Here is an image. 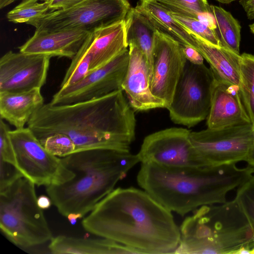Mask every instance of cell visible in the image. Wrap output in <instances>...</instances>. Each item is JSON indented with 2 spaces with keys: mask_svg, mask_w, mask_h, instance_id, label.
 Segmentation results:
<instances>
[{
  "mask_svg": "<svg viewBox=\"0 0 254 254\" xmlns=\"http://www.w3.org/2000/svg\"><path fill=\"white\" fill-rule=\"evenodd\" d=\"M84 229L136 251L174 253L181 238L172 212L145 190L118 188L101 200L82 221Z\"/></svg>",
  "mask_w": 254,
  "mask_h": 254,
  "instance_id": "1",
  "label": "cell"
},
{
  "mask_svg": "<svg viewBox=\"0 0 254 254\" xmlns=\"http://www.w3.org/2000/svg\"><path fill=\"white\" fill-rule=\"evenodd\" d=\"M27 125L40 141L55 133L66 134L74 142L75 152L92 149L129 151L135 137L136 120L120 89L71 104H44Z\"/></svg>",
  "mask_w": 254,
  "mask_h": 254,
  "instance_id": "2",
  "label": "cell"
},
{
  "mask_svg": "<svg viewBox=\"0 0 254 254\" xmlns=\"http://www.w3.org/2000/svg\"><path fill=\"white\" fill-rule=\"evenodd\" d=\"M254 173L249 165L169 168L141 163L138 185L171 212L184 216L199 207L223 203L228 193Z\"/></svg>",
  "mask_w": 254,
  "mask_h": 254,
  "instance_id": "3",
  "label": "cell"
},
{
  "mask_svg": "<svg viewBox=\"0 0 254 254\" xmlns=\"http://www.w3.org/2000/svg\"><path fill=\"white\" fill-rule=\"evenodd\" d=\"M60 173L46 187L52 204L63 216L83 217L114 190L117 183L140 162L129 151L92 149L61 158Z\"/></svg>",
  "mask_w": 254,
  "mask_h": 254,
  "instance_id": "4",
  "label": "cell"
},
{
  "mask_svg": "<svg viewBox=\"0 0 254 254\" xmlns=\"http://www.w3.org/2000/svg\"><path fill=\"white\" fill-rule=\"evenodd\" d=\"M193 211L181 224L174 254H254V232L234 199Z\"/></svg>",
  "mask_w": 254,
  "mask_h": 254,
  "instance_id": "5",
  "label": "cell"
},
{
  "mask_svg": "<svg viewBox=\"0 0 254 254\" xmlns=\"http://www.w3.org/2000/svg\"><path fill=\"white\" fill-rule=\"evenodd\" d=\"M0 228L10 241L25 248L53 238L38 205L35 184L24 176L0 191Z\"/></svg>",
  "mask_w": 254,
  "mask_h": 254,
  "instance_id": "6",
  "label": "cell"
},
{
  "mask_svg": "<svg viewBox=\"0 0 254 254\" xmlns=\"http://www.w3.org/2000/svg\"><path fill=\"white\" fill-rule=\"evenodd\" d=\"M130 8L127 0H85L67 9L50 11L26 24L39 31L78 29L91 32L125 20Z\"/></svg>",
  "mask_w": 254,
  "mask_h": 254,
  "instance_id": "7",
  "label": "cell"
},
{
  "mask_svg": "<svg viewBox=\"0 0 254 254\" xmlns=\"http://www.w3.org/2000/svg\"><path fill=\"white\" fill-rule=\"evenodd\" d=\"M215 82L212 70L204 64H195L187 60L167 108L172 122L191 127L207 118Z\"/></svg>",
  "mask_w": 254,
  "mask_h": 254,
  "instance_id": "8",
  "label": "cell"
},
{
  "mask_svg": "<svg viewBox=\"0 0 254 254\" xmlns=\"http://www.w3.org/2000/svg\"><path fill=\"white\" fill-rule=\"evenodd\" d=\"M190 140L203 166L245 161L254 140L251 123L190 131Z\"/></svg>",
  "mask_w": 254,
  "mask_h": 254,
  "instance_id": "9",
  "label": "cell"
},
{
  "mask_svg": "<svg viewBox=\"0 0 254 254\" xmlns=\"http://www.w3.org/2000/svg\"><path fill=\"white\" fill-rule=\"evenodd\" d=\"M17 168L37 186L54 183L61 168L60 157L49 153L27 127L9 131Z\"/></svg>",
  "mask_w": 254,
  "mask_h": 254,
  "instance_id": "10",
  "label": "cell"
},
{
  "mask_svg": "<svg viewBox=\"0 0 254 254\" xmlns=\"http://www.w3.org/2000/svg\"><path fill=\"white\" fill-rule=\"evenodd\" d=\"M190 132L172 127L147 135L137 153L140 162L169 168L203 167L190 141Z\"/></svg>",
  "mask_w": 254,
  "mask_h": 254,
  "instance_id": "11",
  "label": "cell"
},
{
  "mask_svg": "<svg viewBox=\"0 0 254 254\" xmlns=\"http://www.w3.org/2000/svg\"><path fill=\"white\" fill-rule=\"evenodd\" d=\"M129 59V50L126 49L105 65L90 72L81 81L60 88L50 103L71 104L98 98L121 89Z\"/></svg>",
  "mask_w": 254,
  "mask_h": 254,
  "instance_id": "12",
  "label": "cell"
},
{
  "mask_svg": "<svg viewBox=\"0 0 254 254\" xmlns=\"http://www.w3.org/2000/svg\"><path fill=\"white\" fill-rule=\"evenodd\" d=\"M186 62L180 44L157 31L154 38L150 89L155 96L165 102L166 109L172 101Z\"/></svg>",
  "mask_w": 254,
  "mask_h": 254,
  "instance_id": "13",
  "label": "cell"
},
{
  "mask_svg": "<svg viewBox=\"0 0 254 254\" xmlns=\"http://www.w3.org/2000/svg\"><path fill=\"white\" fill-rule=\"evenodd\" d=\"M51 56L8 51L0 59V92H20L45 84Z\"/></svg>",
  "mask_w": 254,
  "mask_h": 254,
  "instance_id": "14",
  "label": "cell"
},
{
  "mask_svg": "<svg viewBox=\"0 0 254 254\" xmlns=\"http://www.w3.org/2000/svg\"><path fill=\"white\" fill-rule=\"evenodd\" d=\"M129 63L121 89L133 111L166 108L165 102L155 96L150 89L148 64L145 56L134 44H129Z\"/></svg>",
  "mask_w": 254,
  "mask_h": 254,
  "instance_id": "15",
  "label": "cell"
},
{
  "mask_svg": "<svg viewBox=\"0 0 254 254\" xmlns=\"http://www.w3.org/2000/svg\"><path fill=\"white\" fill-rule=\"evenodd\" d=\"M249 123L252 124L239 86L227 85L216 79L207 117V128H223Z\"/></svg>",
  "mask_w": 254,
  "mask_h": 254,
  "instance_id": "16",
  "label": "cell"
},
{
  "mask_svg": "<svg viewBox=\"0 0 254 254\" xmlns=\"http://www.w3.org/2000/svg\"><path fill=\"white\" fill-rule=\"evenodd\" d=\"M90 32L78 29L55 32L35 30L34 35L19 47V52L72 59Z\"/></svg>",
  "mask_w": 254,
  "mask_h": 254,
  "instance_id": "17",
  "label": "cell"
},
{
  "mask_svg": "<svg viewBox=\"0 0 254 254\" xmlns=\"http://www.w3.org/2000/svg\"><path fill=\"white\" fill-rule=\"evenodd\" d=\"M86 41L90 58V72L127 49L125 19L90 32Z\"/></svg>",
  "mask_w": 254,
  "mask_h": 254,
  "instance_id": "18",
  "label": "cell"
},
{
  "mask_svg": "<svg viewBox=\"0 0 254 254\" xmlns=\"http://www.w3.org/2000/svg\"><path fill=\"white\" fill-rule=\"evenodd\" d=\"M191 34L196 42L195 49L208 63L216 79L227 85L239 86L241 55Z\"/></svg>",
  "mask_w": 254,
  "mask_h": 254,
  "instance_id": "19",
  "label": "cell"
},
{
  "mask_svg": "<svg viewBox=\"0 0 254 254\" xmlns=\"http://www.w3.org/2000/svg\"><path fill=\"white\" fill-rule=\"evenodd\" d=\"M44 104L40 88L20 92H0V119L16 129L23 128Z\"/></svg>",
  "mask_w": 254,
  "mask_h": 254,
  "instance_id": "20",
  "label": "cell"
},
{
  "mask_svg": "<svg viewBox=\"0 0 254 254\" xmlns=\"http://www.w3.org/2000/svg\"><path fill=\"white\" fill-rule=\"evenodd\" d=\"M48 249L55 254H139L135 250L112 240L59 235L50 241Z\"/></svg>",
  "mask_w": 254,
  "mask_h": 254,
  "instance_id": "21",
  "label": "cell"
},
{
  "mask_svg": "<svg viewBox=\"0 0 254 254\" xmlns=\"http://www.w3.org/2000/svg\"><path fill=\"white\" fill-rule=\"evenodd\" d=\"M135 8L148 19L157 31L181 46L188 45L195 49L196 42L191 34L156 0H139Z\"/></svg>",
  "mask_w": 254,
  "mask_h": 254,
  "instance_id": "22",
  "label": "cell"
},
{
  "mask_svg": "<svg viewBox=\"0 0 254 254\" xmlns=\"http://www.w3.org/2000/svg\"><path fill=\"white\" fill-rule=\"evenodd\" d=\"M125 21L127 45L134 44L145 56L151 83L154 38L157 30L148 19L135 7L130 8Z\"/></svg>",
  "mask_w": 254,
  "mask_h": 254,
  "instance_id": "23",
  "label": "cell"
},
{
  "mask_svg": "<svg viewBox=\"0 0 254 254\" xmlns=\"http://www.w3.org/2000/svg\"><path fill=\"white\" fill-rule=\"evenodd\" d=\"M215 31L221 45L240 54L241 26L231 13L220 6L210 5Z\"/></svg>",
  "mask_w": 254,
  "mask_h": 254,
  "instance_id": "24",
  "label": "cell"
},
{
  "mask_svg": "<svg viewBox=\"0 0 254 254\" xmlns=\"http://www.w3.org/2000/svg\"><path fill=\"white\" fill-rule=\"evenodd\" d=\"M239 91L242 101L254 128V55H241Z\"/></svg>",
  "mask_w": 254,
  "mask_h": 254,
  "instance_id": "25",
  "label": "cell"
},
{
  "mask_svg": "<svg viewBox=\"0 0 254 254\" xmlns=\"http://www.w3.org/2000/svg\"><path fill=\"white\" fill-rule=\"evenodd\" d=\"M90 58L88 53L86 39L81 47L72 59L60 88L71 86L84 78L89 73Z\"/></svg>",
  "mask_w": 254,
  "mask_h": 254,
  "instance_id": "26",
  "label": "cell"
},
{
  "mask_svg": "<svg viewBox=\"0 0 254 254\" xmlns=\"http://www.w3.org/2000/svg\"><path fill=\"white\" fill-rule=\"evenodd\" d=\"M170 12L199 19L204 14H211L207 0H156Z\"/></svg>",
  "mask_w": 254,
  "mask_h": 254,
  "instance_id": "27",
  "label": "cell"
},
{
  "mask_svg": "<svg viewBox=\"0 0 254 254\" xmlns=\"http://www.w3.org/2000/svg\"><path fill=\"white\" fill-rule=\"evenodd\" d=\"M38 1L22 0L7 13V19L14 23H26L33 18L42 16L49 12L51 0L42 3H39Z\"/></svg>",
  "mask_w": 254,
  "mask_h": 254,
  "instance_id": "28",
  "label": "cell"
},
{
  "mask_svg": "<svg viewBox=\"0 0 254 254\" xmlns=\"http://www.w3.org/2000/svg\"><path fill=\"white\" fill-rule=\"evenodd\" d=\"M175 19L190 33L196 35L206 42L216 46H222L215 28L202 20L171 13Z\"/></svg>",
  "mask_w": 254,
  "mask_h": 254,
  "instance_id": "29",
  "label": "cell"
},
{
  "mask_svg": "<svg viewBox=\"0 0 254 254\" xmlns=\"http://www.w3.org/2000/svg\"><path fill=\"white\" fill-rule=\"evenodd\" d=\"M234 200L247 217L254 232V175L237 188Z\"/></svg>",
  "mask_w": 254,
  "mask_h": 254,
  "instance_id": "30",
  "label": "cell"
},
{
  "mask_svg": "<svg viewBox=\"0 0 254 254\" xmlns=\"http://www.w3.org/2000/svg\"><path fill=\"white\" fill-rule=\"evenodd\" d=\"M40 142L49 153L60 158L67 156L76 151L75 145L71 139L61 133L52 134Z\"/></svg>",
  "mask_w": 254,
  "mask_h": 254,
  "instance_id": "31",
  "label": "cell"
},
{
  "mask_svg": "<svg viewBox=\"0 0 254 254\" xmlns=\"http://www.w3.org/2000/svg\"><path fill=\"white\" fill-rule=\"evenodd\" d=\"M10 130L9 127L3 120L0 119V160L16 166L13 149L9 135Z\"/></svg>",
  "mask_w": 254,
  "mask_h": 254,
  "instance_id": "32",
  "label": "cell"
},
{
  "mask_svg": "<svg viewBox=\"0 0 254 254\" xmlns=\"http://www.w3.org/2000/svg\"><path fill=\"white\" fill-rule=\"evenodd\" d=\"M0 191L23 175L13 164L0 161Z\"/></svg>",
  "mask_w": 254,
  "mask_h": 254,
  "instance_id": "33",
  "label": "cell"
},
{
  "mask_svg": "<svg viewBox=\"0 0 254 254\" xmlns=\"http://www.w3.org/2000/svg\"><path fill=\"white\" fill-rule=\"evenodd\" d=\"M181 47L187 61L195 64H203V57L196 49L188 45H182Z\"/></svg>",
  "mask_w": 254,
  "mask_h": 254,
  "instance_id": "34",
  "label": "cell"
},
{
  "mask_svg": "<svg viewBox=\"0 0 254 254\" xmlns=\"http://www.w3.org/2000/svg\"><path fill=\"white\" fill-rule=\"evenodd\" d=\"M85 0H51L49 8L51 11L67 9Z\"/></svg>",
  "mask_w": 254,
  "mask_h": 254,
  "instance_id": "35",
  "label": "cell"
},
{
  "mask_svg": "<svg viewBox=\"0 0 254 254\" xmlns=\"http://www.w3.org/2000/svg\"><path fill=\"white\" fill-rule=\"evenodd\" d=\"M240 4L244 8L249 20L254 19V0H240Z\"/></svg>",
  "mask_w": 254,
  "mask_h": 254,
  "instance_id": "36",
  "label": "cell"
},
{
  "mask_svg": "<svg viewBox=\"0 0 254 254\" xmlns=\"http://www.w3.org/2000/svg\"><path fill=\"white\" fill-rule=\"evenodd\" d=\"M37 203L41 208L45 209L49 208L51 206L52 202L49 197L41 195L37 198Z\"/></svg>",
  "mask_w": 254,
  "mask_h": 254,
  "instance_id": "37",
  "label": "cell"
},
{
  "mask_svg": "<svg viewBox=\"0 0 254 254\" xmlns=\"http://www.w3.org/2000/svg\"><path fill=\"white\" fill-rule=\"evenodd\" d=\"M246 162L248 165L254 169V140L248 155Z\"/></svg>",
  "mask_w": 254,
  "mask_h": 254,
  "instance_id": "38",
  "label": "cell"
},
{
  "mask_svg": "<svg viewBox=\"0 0 254 254\" xmlns=\"http://www.w3.org/2000/svg\"><path fill=\"white\" fill-rule=\"evenodd\" d=\"M66 217L72 225H74L78 219L82 218L80 215L76 213H70Z\"/></svg>",
  "mask_w": 254,
  "mask_h": 254,
  "instance_id": "39",
  "label": "cell"
},
{
  "mask_svg": "<svg viewBox=\"0 0 254 254\" xmlns=\"http://www.w3.org/2000/svg\"><path fill=\"white\" fill-rule=\"evenodd\" d=\"M15 0H0V8L1 9L6 7L12 3Z\"/></svg>",
  "mask_w": 254,
  "mask_h": 254,
  "instance_id": "40",
  "label": "cell"
},
{
  "mask_svg": "<svg viewBox=\"0 0 254 254\" xmlns=\"http://www.w3.org/2000/svg\"><path fill=\"white\" fill-rule=\"evenodd\" d=\"M216 0L219 1L221 3H224V4H229L236 0Z\"/></svg>",
  "mask_w": 254,
  "mask_h": 254,
  "instance_id": "41",
  "label": "cell"
},
{
  "mask_svg": "<svg viewBox=\"0 0 254 254\" xmlns=\"http://www.w3.org/2000/svg\"><path fill=\"white\" fill-rule=\"evenodd\" d=\"M251 31L254 34V23H253L249 26Z\"/></svg>",
  "mask_w": 254,
  "mask_h": 254,
  "instance_id": "42",
  "label": "cell"
},
{
  "mask_svg": "<svg viewBox=\"0 0 254 254\" xmlns=\"http://www.w3.org/2000/svg\"><path fill=\"white\" fill-rule=\"evenodd\" d=\"M43 0L44 1H48V0Z\"/></svg>",
  "mask_w": 254,
  "mask_h": 254,
  "instance_id": "43",
  "label": "cell"
}]
</instances>
